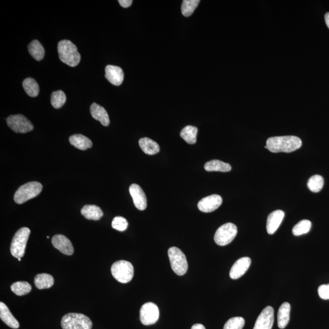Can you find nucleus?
<instances>
[{
  "instance_id": "f257e3e1",
  "label": "nucleus",
  "mask_w": 329,
  "mask_h": 329,
  "mask_svg": "<svg viewBox=\"0 0 329 329\" xmlns=\"http://www.w3.org/2000/svg\"><path fill=\"white\" fill-rule=\"evenodd\" d=\"M300 138L293 135L280 136L270 137L266 141L267 149L269 151L278 152H291L297 150L302 146Z\"/></svg>"
},
{
  "instance_id": "f03ea898",
  "label": "nucleus",
  "mask_w": 329,
  "mask_h": 329,
  "mask_svg": "<svg viewBox=\"0 0 329 329\" xmlns=\"http://www.w3.org/2000/svg\"><path fill=\"white\" fill-rule=\"evenodd\" d=\"M59 56L61 61L69 66H76L81 61L80 55L76 45L68 40H63L59 42Z\"/></svg>"
},
{
  "instance_id": "7ed1b4c3",
  "label": "nucleus",
  "mask_w": 329,
  "mask_h": 329,
  "mask_svg": "<svg viewBox=\"0 0 329 329\" xmlns=\"http://www.w3.org/2000/svg\"><path fill=\"white\" fill-rule=\"evenodd\" d=\"M61 326L63 329H92V322L87 316L70 313L64 316Z\"/></svg>"
},
{
  "instance_id": "20e7f679",
  "label": "nucleus",
  "mask_w": 329,
  "mask_h": 329,
  "mask_svg": "<svg viewBox=\"0 0 329 329\" xmlns=\"http://www.w3.org/2000/svg\"><path fill=\"white\" fill-rule=\"evenodd\" d=\"M30 229L28 227H22L16 232L10 245V253L14 258H22L25 255Z\"/></svg>"
},
{
  "instance_id": "39448f33",
  "label": "nucleus",
  "mask_w": 329,
  "mask_h": 329,
  "mask_svg": "<svg viewBox=\"0 0 329 329\" xmlns=\"http://www.w3.org/2000/svg\"><path fill=\"white\" fill-rule=\"evenodd\" d=\"M42 191V186L38 182H30L19 187L14 195V200L18 204L38 196Z\"/></svg>"
},
{
  "instance_id": "423d86ee",
  "label": "nucleus",
  "mask_w": 329,
  "mask_h": 329,
  "mask_svg": "<svg viewBox=\"0 0 329 329\" xmlns=\"http://www.w3.org/2000/svg\"><path fill=\"white\" fill-rule=\"evenodd\" d=\"M111 272L117 281L127 283L131 281L133 276L134 269L132 263L126 261H119L112 264Z\"/></svg>"
},
{
  "instance_id": "0eeeda50",
  "label": "nucleus",
  "mask_w": 329,
  "mask_h": 329,
  "mask_svg": "<svg viewBox=\"0 0 329 329\" xmlns=\"http://www.w3.org/2000/svg\"><path fill=\"white\" fill-rule=\"evenodd\" d=\"M168 257L173 271L178 275L185 274L188 269L186 256L180 249L172 247L168 250Z\"/></svg>"
},
{
  "instance_id": "6e6552de",
  "label": "nucleus",
  "mask_w": 329,
  "mask_h": 329,
  "mask_svg": "<svg viewBox=\"0 0 329 329\" xmlns=\"http://www.w3.org/2000/svg\"><path fill=\"white\" fill-rule=\"evenodd\" d=\"M237 227L234 224L227 223L219 227L214 236V240L219 246H226L231 243L236 237Z\"/></svg>"
},
{
  "instance_id": "1a4fd4ad",
  "label": "nucleus",
  "mask_w": 329,
  "mask_h": 329,
  "mask_svg": "<svg viewBox=\"0 0 329 329\" xmlns=\"http://www.w3.org/2000/svg\"><path fill=\"white\" fill-rule=\"evenodd\" d=\"M7 124L16 133H27L34 129L33 125L23 115H13L6 119Z\"/></svg>"
},
{
  "instance_id": "9d476101",
  "label": "nucleus",
  "mask_w": 329,
  "mask_h": 329,
  "mask_svg": "<svg viewBox=\"0 0 329 329\" xmlns=\"http://www.w3.org/2000/svg\"><path fill=\"white\" fill-rule=\"evenodd\" d=\"M159 310L156 304L147 302L140 309V319L144 326H149L156 323L159 318Z\"/></svg>"
},
{
  "instance_id": "9b49d317",
  "label": "nucleus",
  "mask_w": 329,
  "mask_h": 329,
  "mask_svg": "<svg viewBox=\"0 0 329 329\" xmlns=\"http://www.w3.org/2000/svg\"><path fill=\"white\" fill-rule=\"evenodd\" d=\"M274 323V309L267 306L259 316L253 329H271Z\"/></svg>"
},
{
  "instance_id": "f8f14e48",
  "label": "nucleus",
  "mask_w": 329,
  "mask_h": 329,
  "mask_svg": "<svg viewBox=\"0 0 329 329\" xmlns=\"http://www.w3.org/2000/svg\"><path fill=\"white\" fill-rule=\"evenodd\" d=\"M223 199L218 195H212L204 197L197 204L199 210L204 213L212 212L219 208Z\"/></svg>"
},
{
  "instance_id": "ddd939ff",
  "label": "nucleus",
  "mask_w": 329,
  "mask_h": 329,
  "mask_svg": "<svg viewBox=\"0 0 329 329\" xmlns=\"http://www.w3.org/2000/svg\"><path fill=\"white\" fill-rule=\"evenodd\" d=\"M130 193L136 208L140 210H145L147 207V199L142 189L137 184H133L130 187Z\"/></svg>"
},
{
  "instance_id": "4468645a",
  "label": "nucleus",
  "mask_w": 329,
  "mask_h": 329,
  "mask_svg": "<svg viewBox=\"0 0 329 329\" xmlns=\"http://www.w3.org/2000/svg\"><path fill=\"white\" fill-rule=\"evenodd\" d=\"M52 244L53 247L66 255L71 256L74 253L71 242L68 238L63 235L59 234L53 236Z\"/></svg>"
},
{
  "instance_id": "2eb2a0df",
  "label": "nucleus",
  "mask_w": 329,
  "mask_h": 329,
  "mask_svg": "<svg viewBox=\"0 0 329 329\" xmlns=\"http://www.w3.org/2000/svg\"><path fill=\"white\" fill-rule=\"evenodd\" d=\"M251 260L250 258L245 257L235 262L230 271V277L232 279H238L245 274L250 267Z\"/></svg>"
},
{
  "instance_id": "dca6fc26",
  "label": "nucleus",
  "mask_w": 329,
  "mask_h": 329,
  "mask_svg": "<svg viewBox=\"0 0 329 329\" xmlns=\"http://www.w3.org/2000/svg\"><path fill=\"white\" fill-rule=\"evenodd\" d=\"M285 213L281 210H275L267 216L266 231L267 233L272 235L275 233L281 224Z\"/></svg>"
},
{
  "instance_id": "f3484780",
  "label": "nucleus",
  "mask_w": 329,
  "mask_h": 329,
  "mask_svg": "<svg viewBox=\"0 0 329 329\" xmlns=\"http://www.w3.org/2000/svg\"><path fill=\"white\" fill-rule=\"evenodd\" d=\"M105 77L112 84L119 86L124 79V73L119 66L108 65L105 68Z\"/></svg>"
},
{
  "instance_id": "a211bd4d",
  "label": "nucleus",
  "mask_w": 329,
  "mask_h": 329,
  "mask_svg": "<svg viewBox=\"0 0 329 329\" xmlns=\"http://www.w3.org/2000/svg\"><path fill=\"white\" fill-rule=\"evenodd\" d=\"M90 113L93 119L100 122L104 127H108L110 124L109 117L103 107L95 103H93L90 106Z\"/></svg>"
},
{
  "instance_id": "6ab92c4d",
  "label": "nucleus",
  "mask_w": 329,
  "mask_h": 329,
  "mask_svg": "<svg viewBox=\"0 0 329 329\" xmlns=\"http://www.w3.org/2000/svg\"><path fill=\"white\" fill-rule=\"evenodd\" d=\"M0 318L7 326L12 329L19 328V323L10 312L6 305L0 302Z\"/></svg>"
},
{
  "instance_id": "aec40b11",
  "label": "nucleus",
  "mask_w": 329,
  "mask_h": 329,
  "mask_svg": "<svg viewBox=\"0 0 329 329\" xmlns=\"http://www.w3.org/2000/svg\"><path fill=\"white\" fill-rule=\"evenodd\" d=\"M290 304L286 302L280 306L277 314L278 326L280 329H284L290 322Z\"/></svg>"
},
{
  "instance_id": "412c9836",
  "label": "nucleus",
  "mask_w": 329,
  "mask_h": 329,
  "mask_svg": "<svg viewBox=\"0 0 329 329\" xmlns=\"http://www.w3.org/2000/svg\"><path fill=\"white\" fill-rule=\"evenodd\" d=\"M81 214L85 218L90 220L97 221L103 216L102 210L95 205L84 206L81 209Z\"/></svg>"
},
{
  "instance_id": "4be33fe9",
  "label": "nucleus",
  "mask_w": 329,
  "mask_h": 329,
  "mask_svg": "<svg viewBox=\"0 0 329 329\" xmlns=\"http://www.w3.org/2000/svg\"><path fill=\"white\" fill-rule=\"evenodd\" d=\"M69 140L72 145L81 150H86L92 147V141L82 134L71 135V137H69Z\"/></svg>"
},
{
  "instance_id": "5701e85b",
  "label": "nucleus",
  "mask_w": 329,
  "mask_h": 329,
  "mask_svg": "<svg viewBox=\"0 0 329 329\" xmlns=\"http://www.w3.org/2000/svg\"><path fill=\"white\" fill-rule=\"evenodd\" d=\"M139 145L144 153L148 155H154L160 151V146L156 141L151 139L144 137L140 139Z\"/></svg>"
},
{
  "instance_id": "b1692460",
  "label": "nucleus",
  "mask_w": 329,
  "mask_h": 329,
  "mask_svg": "<svg viewBox=\"0 0 329 329\" xmlns=\"http://www.w3.org/2000/svg\"><path fill=\"white\" fill-rule=\"evenodd\" d=\"M204 168L207 172H229L231 170V166L219 160H212L205 163Z\"/></svg>"
},
{
  "instance_id": "393cba45",
  "label": "nucleus",
  "mask_w": 329,
  "mask_h": 329,
  "mask_svg": "<svg viewBox=\"0 0 329 329\" xmlns=\"http://www.w3.org/2000/svg\"><path fill=\"white\" fill-rule=\"evenodd\" d=\"M54 278L52 275L46 273L37 274L34 279L35 285L39 290L52 287L54 285Z\"/></svg>"
},
{
  "instance_id": "a878e982",
  "label": "nucleus",
  "mask_w": 329,
  "mask_h": 329,
  "mask_svg": "<svg viewBox=\"0 0 329 329\" xmlns=\"http://www.w3.org/2000/svg\"><path fill=\"white\" fill-rule=\"evenodd\" d=\"M29 53L34 60L40 61L43 60L45 56V50L41 43L37 40H34L28 45Z\"/></svg>"
},
{
  "instance_id": "bb28decb",
  "label": "nucleus",
  "mask_w": 329,
  "mask_h": 329,
  "mask_svg": "<svg viewBox=\"0 0 329 329\" xmlns=\"http://www.w3.org/2000/svg\"><path fill=\"white\" fill-rule=\"evenodd\" d=\"M197 128L193 126H187L181 131L180 135L187 143L194 144L197 142Z\"/></svg>"
},
{
  "instance_id": "cd10ccee",
  "label": "nucleus",
  "mask_w": 329,
  "mask_h": 329,
  "mask_svg": "<svg viewBox=\"0 0 329 329\" xmlns=\"http://www.w3.org/2000/svg\"><path fill=\"white\" fill-rule=\"evenodd\" d=\"M24 90L31 97H36L39 93V86L36 80L31 77L24 80L23 82Z\"/></svg>"
},
{
  "instance_id": "c85d7f7f",
  "label": "nucleus",
  "mask_w": 329,
  "mask_h": 329,
  "mask_svg": "<svg viewBox=\"0 0 329 329\" xmlns=\"http://www.w3.org/2000/svg\"><path fill=\"white\" fill-rule=\"evenodd\" d=\"M11 290L16 295L21 296L27 295L32 290V287L27 282H16L11 285Z\"/></svg>"
},
{
  "instance_id": "c756f323",
  "label": "nucleus",
  "mask_w": 329,
  "mask_h": 329,
  "mask_svg": "<svg viewBox=\"0 0 329 329\" xmlns=\"http://www.w3.org/2000/svg\"><path fill=\"white\" fill-rule=\"evenodd\" d=\"M66 95L62 90L53 92L51 95V103L55 109H60L66 102Z\"/></svg>"
},
{
  "instance_id": "7c9ffc66",
  "label": "nucleus",
  "mask_w": 329,
  "mask_h": 329,
  "mask_svg": "<svg viewBox=\"0 0 329 329\" xmlns=\"http://www.w3.org/2000/svg\"><path fill=\"white\" fill-rule=\"evenodd\" d=\"M199 0H184L182 4V14L186 17H190L199 4Z\"/></svg>"
},
{
  "instance_id": "2f4dec72",
  "label": "nucleus",
  "mask_w": 329,
  "mask_h": 329,
  "mask_svg": "<svg viewBox=\"0 0 329 329\" xmlns=\"http://www.w3.org/2000/svg\"><path fill=\"white\" fill-rule=\"evenodd\" d=\"M312 223L307 219H303L297 223L294 226L292 232L295 236H300L301 235L308 233L311 229Z\"/></svg>"
},
{
  "instance_id": "473e14b6",
  "label": "nucleus",
  "mask_w": 329,
  "mask_h": 329,
  "mask_svg": "<svg viewBox=\"0 0 329 329\" xmlns=\"http://www.w3.org/2000/svg\"><path fill=\"white\" fill-rule=\"evenodd\" d=\"M324 186V179L322 176L314 175L309 179L307 186L310 191L318 193L322 191Z\"/></svg>"
},
{
  "instance_id": "72a5a7b5",
  "label": "nucleus",
  "mask_w": 329,
  "mask_h": 329,
  "mask_svg": "<svg viewBox=\"0 0 329 329\" xmlns=\"http://www.w3.org/2000/svg\"><path fill=\"white\" fill-rule=\"evenodd\" d=\"M245 321L242 317H234L226 323L223 329H242L244 327Z\"/></svg>"
},
{
  "instance_id": "f704fd0d",
  "label": "nucleus",
  "mask_w": 329,
  "mask_h": 329,
  "mask_svg": "<svg viewBox=\"0 0 329 329\" xmlns=\"http://www.w3.org/2000/svg\"><path fill=\"white\" fill-rule=\"evenodd\" d=\"M128 223L127 219L122 216H117L112 221V227L117 231H125L128 228Z\"/></svg>"
},
{
  "instance_id": "c9c22d12",
  "label": "nucleus",
  "mask_w": 329,
  "mask_h": 329,
  "mask_svg": "<svg viewBox=\"0 0 329 329\" xmlns=\"http://www.w3.org/2000/svg\"><path fill=\"white\" fill-rule=\"evenodd\" d=\"M318 291L321 298L324 300H329V284L320 285Z\"/></svg>"
},
{
  "instance_id": "e433bc0d",
  "label": "nucleus",
  "mask_w": 329,
  "mask_h": 329,
  "mask_svg": "<svg viewBox=\"0 0 329 329\" xmlns=\"http://www.w3.org/2000/svg\"><path fill=\"white\" fill-rule=\"evenodd\" d=\"M132 0H119V2L123 7L127 8L131 6L132 3Z\"/></svg>"
},
{
  "instance_id": "4c0bfd02",
  "label": "nucleus",
  "mask_w": 329,
  "mask_h": 329,
  "mask_svg": "<svg viewBox=\"0 0 329 329\" xmlns=\"http://www.w3.org/2000/svg\"><path fill=\"white\" fill-rule=\"evenodd\" d=\"M191 329H205L204 326L200 325V324H196L192 326Z\"/></svg>"
},
{
  "instance_id": "58836bf2",
  "label": "nucleus",
  "mask_w": 329,
  "mask_h": 329,
  "mask_svg": "<svg viewBox=\"0 0 329 329\" xmlns=\"http://www.w3.org/2000/svg\"><path fill=\"white\" fill-rule=\"evenodd\" d=\"M325 21L326 25L328 26V28L329 29V12L326 13L325 14Z\"/></svg>"
},
{
  "instance_id": "ea45409f",
  "label": "nucleus",
  "mask_w": 329,
  "mask_h": 329,
  "mask_svg": "<svg viewBox=\"0 0 329 329\" xmlns=\"http://www.w3.org/2000/svg\"><path fill=\"white\" fill-rule=\"evenodd\" d=\"M18 261H21V258L18 259Z\"/></svg>"
}]
</instances>
